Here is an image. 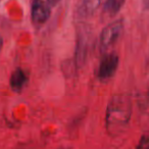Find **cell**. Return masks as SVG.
<instances>
[{"mask_svg": "<svg viewBox=\"0 0 149 149\" xmlns=\"http://www.w3.org/2000/svg\"><path fill=\"white\" fill-rule=\"evenodd\" d=\"M132 116V101L128 95L118 94L110 99L105 116V127L111 137L120 136L128 128Z\"/></svg>", "mask_w": 149, "mask_h": 149, "instance_id": "1", "label": "cell"}, {"mask_svg": "<svg viewBox=\"0 0 149 149\" xmlns=\"http://www.w3.org/2000/svg\"><path fill=\"white\" fill-rule=\"evenodd\" d=\"M118 65V56L116 53L105 55L100 61L97 70V77L101 80H106L112 77Z\"/></svg>", "mask_w": 149, "mask_h": 149, "instance_id": "2", "label": "cell"}, {"mask_svg": "<svg viewBox=\"0 0 149 149\" xmlns=\"http://www.w3.org/2000/svg\"><path fill=\"white\" fill-rule=\"evenodd\" d=\"M50 17V5L43 0H33L31 4V19L35 25H43Z\"/></svg>", "mask_w": 149, "mask_h": 149, "instance_id": "3", "label": "cell"}, {"mask_svg": "<svg viewBox=\"0 0 149 149\" xmlns=\"http://www.w3.org/2000/svg\"><path fill=\"white\" fill-rule=\"evenodd\" d=\"M123 29H124V25L122 21L113 22L104 28L100 36V42L102 45L105 47L112 45L122 35Z\"/></svg>", "mask_w": 149, "mask_h": 149, "instance_id": "4", "label": "cell"}, {"mask_svg": "<svg viewBox=\"0 0 149 149\" xmlns=\"http://www.w3.org/2000/svg\"><path fill=\"white\" fill-rule=\"evenodd\" d=\"M28 82V76L25 72V70L22 68H17L13 72L10 78V86L13 91L21 92L24 89Z\"/></svg>", "mask_w": 149, "mask_h": 149, "instance_id": "5", "label": "cell"}, {"mask_svg": "<svg viewBox=\"0 0 149 149\" xmlns=\"http://www.w3.org/2000/svg\"><path fill=\"white\" fill-rule=\"evenodd\" d=\"M125 0H106L104 3V11L110 15H113L120 11L124 5Z\"/></svg>", "mask_w": 149, "mask_h": 149, "instance_id": "6", "label": "cell"}, {"mask_svg": "<svg viewBox=\"0 0 149 149\" xmlns=\"http://www.w3.org/2000/svg\"><path fill=\"white\" fill-rule=\"evenodd\" d=\"M136 149H149V137L145 135L141 137Z\"/></svg>", "mask_w": 149, "mask_h": 149, "instance_id": "7", "label": "cell"}, {"mask_svg": "<svg viewBox=\"0 0 149 149\" xmlns=\"http://www.w3.org/2000/svg\"><path fill=\"white\" fill-rule=\"evenodd\" d=\"M58 2H59V0H47V3L50 6H53V5H55Z\"/></svg>", "mask_w": 149, "mask_h": 149, "instance_id": "8", "label": "cell"}, {"mask_svg": "<svg viewBox=\"0 0 149 149\" xmlns=\"http://www.w3.org/2000/svg\"><path fill=\"white\" fill-rule=\"evenodd\" d=\"M2 45H3V41H2V38H1V36H0V49L2 48Z\"/></svg>", "mask_w": 149, "mask_h": 149, "instance_id": "9", "label": "cell"}, {"mask_svg": "<svg viewBox=\"0 0 149 149\" xmlns=\"http://www.w3.org/2000/svg\"><path fill=\"white\" fill-rule=\"evenodd\" d=\"M59 149H68V148H59Z\"/></svg>", "mask_w": 149, "mask_h": 149, "instance_id": "10", "label": "cell"}]
</instances>
